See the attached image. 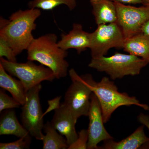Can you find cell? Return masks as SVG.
Here are the masks:
<instances>
[{
    "label": "cell",
    "instance_id": "obj_1",
    "mask_svg": "<svg viewBox=\"0 0 149 149\" xmlns=\"http://www.w3.org/2000/svg\"><path fill=\"white\" fill-rule=\"evenodd\" d=\"M41 15V10L32 8L19 10L12 14L9 19L0 18V37L7 42L16 56L27 50L35 39L32 32Z\"/></svg>",
    "mask_w": 149,
    "mask_h": 149
},
{
    "label": "cell",
    "instance_id": "obj_2",
    "mask_svg": "<svg viewBox=\"0 0 149 149\" xmlns=\"http://www.w3.org/2000/svg\"><path fill=\"white\" fill-rule=\"evenodd\" d=\"M58 42L55 34L49 33L35 38L27 50L28 60L49 68L59 79L67 75L69 65L65 59L68 52L60 47Z\"/></svg>",
    "mask_w": 149,
    "mask_h": 149
},
{
    "label": "cell",
    "instance_id": "obj_3",
    "mask_svg": "<svg viewBox=\"0 0 149 149\" xmlns=\"http://www.w3.org/2000/svg\"><path fill=\"white\" fill-rule=\"evenodd\" d=\"M89 80L90 88L100 102L104 123L109 121L113 112L121 106L136 105L149 111V105L141 103L136 97L119 92L114 82L109 77H104L100 82H96L90 74Z\"/></svg>",
    "mask_w": 149,
    "mask_h": 149
},
{
    "label": "cell",
    "instance_id": "obj_4",
    "mask_svg": "<svg viewBox=\"0 0 149 149\" xmlns=\"http://www.w3.org/2000/svg\"><path fill=\"white\" fill-rule=\"evenodd\" d=\"M149 63L148 61L130 54L116 53L110 56L92 58L88 66L99 72H106L115 80L128 75H138Z\"/></svg>",
    "mask_w": 149,
    "mask_h": 149
},
{
    "label": "cell",
    "instance_id": "obj_5",
    "mask_svg": "<svg viewBox=\"0 0 149 149\" xmlns=\"http://www.w3.org/2000/svg\"><path fill=\"white\" fill-rule=\"evenodd\" d=\"M72 83L64 96L63 103L74 118L88 116L93 92L89 85L90 74L80 76L73 68L68 71Z\"/></svg>",
    "mask_w": 149,
    "mask_h": 149
},
{
    "label": "cell",
    "instance_id": "obj_6",
    "mask_svg": "<svg viewBox=\"0 0 149 149\" xmlns=\"http://www.w3.org/2000/svg\"><path fill=\"white\" fill-rule=\"evenodd\" d=\"M0 64L9 74L20 80L26 92L43 81L52 82L56 79L54 72L49 68L42 64L37 65L31 61L19 63L0 58Z\"/></svg>",
    "mask_w": 149,
    "mask_h": 149
},
{
    "label": "cell",
    "instance_id": "obj_7",
    "mask_svg": "<svg viewBox=\"0 0 149 149\" xmlns=\"http://www.w3.org/2000/svg\"><path fill=\"white\" fill-rule=\"evenodd\" d=\"M41 83L29 90L26 93L25 103L22 106L21 120L22 125L32 137L42 141L44 134L43 113L40 104V93Z\"/></svg>",
    "mask_w": 149,
    "mask_h": 149
},
{
    "label": "cell",
    "instance_id": "obj_8",
    "mask_svg": "<svg viewBox=\"0 0 149 149\" xmlns=\"http://www.w3.org/2000/svg\"><path fill=\"white\" fill-rule=\"evenodd\" d=\"M125 38L116 22L100 24L91 33L90 48L92 58L106 55L112 48L123 49Z\"/></svg>",
    "mask_w": 149,
    "mask_h": 149
},
{
    "label": "cell",
    "instance_id": "obj_9",
    "mask_svg": "<svg viewBox=\"0 0 149 149\" xmlns=\"http://www.w3.org/2000/svg\"><path fill=\"white\" fill-rule=\"evenodd\" d=\"M117 11V22L125 39L141 32L149 19V6L135 7L114 2Z\"/></svg>",
    "mask_w": 149,
    "mask_h": 149
},
{
    "label": "cell",
    "instance_id": "obj_10",
    "mask_svg": "<svg viewBox=\"0 0 149 149\" xmlns=\"http://www.w3.org/2000/svg\"><path fill=\"white\" fill-rule=\"evenodd\" d=\"M88 117L89 125L87 149H98L97 145L100 142L113 139L105 128L101 107L97 98L93 93Z\"/></svg>",
    "mask_w": 149,
    "mask_h": 149
},
{
    "label": "cell",
    "instance_id": "obj_11",
    "mask_svg": "<svg viewBox=\"0 0 149 149\" xmlns=\"http://www.w3.org/2000/svg\"><path fill=\"white\" fill-rule=\"evenodd\" d=\"M54 111L51 123L59 133L66 138L69 146L78 138V134L75 129L77 120L63 103Z\"/></svg>",
    "mask_w": 149,
    "mask_h": 149
},
{
    "label": "cell",
    "instance_id": "obj_12",
    "mask_svg": "<svg viewBox=\"0 0 149 149\" xmlns=\"http://www.w3.org/2000/svg\"><path fill=\"white\" fill-rule=\"evenodd\" d=\"M61 37L58 45L64 50L74 49L80 54L90 48L91 33L84 31L82 24L79 23L73 24L72 30L68 34H62Z\"/></svg>",
    "mask_w": 149,
    "mask_h": 149
},
{
    "label": "cell",
    "instance_id": "obj_13",
    "mask_svg": "<svg viewBox=\"0 0 149 149\" xmlns=\"http://www.w3.org/2000/svg\"><path fill=\"white\" fill-rule=\"evenodd\" d=\"M144 125L137 128L133 133L119 142H116L113 139L104 141V144L98 149H137L149 143V138L144 130Z\"/></svg>",
    "mask_w": 149,
    "mask_h": 149
},
{
    "label": "cell",
    "instance_id": "obj_14",
    "mask_svg": "<svg viewBox=\"0 0 149 149\" xmlns=\"http://www.w3.org/2000/svg\"><path fill=\"white\" fill-rule=\"evenodd\" d=\"M92 13L97 25L115 23L117 22V11L111 0H91Z\"/></svg>",
    "mask_w": 149,
    "mask_h": 149
},
{
    "label": "cell",
    "instance_id": "obj_15",
    "mask_svg": "<svg viewBox=\"0 0 149 149\" xmlns=\"http://www.w3.org/2000/svg\"><path fill=\"white\" fill-rule=\"evenodd\" d=\"M0 135H13L18 138L32 137L17 119L15 111L4 112L0 119Z\"/></svg>",
    "mask_w": 149,
    "mask_h": 149
},
{
    "label": "cell",
    "instance_id": "obj_16",
    "mask_svg": "<svg viewBox=\"0 0 149 149\" xmlns=\"http://www.w3.org/2000/svg\"><path fill=\"white\" fill-rule=\"evenodd\" d=\"M0 87L8 91L14 98L22 106L25 103L26 93L25 88L20 80L12 77L0 64Z\"/></svg>",
    "mask_w": 149,
    "mask_h": 149
},
{
    "label": "cell",
    "instance_id": "obj_17",
    "mask_svg": "<svg viewBox=\"0 0 149 149\" xmlns=\"http://www.w3.org/2000/svg\"><path fill=\"white\" fill-rule=\"evenodd\" d=\"M125 52L149 61V35L142 32L125 39Z\"/></svg>",
    "mask_w": 149,
    "mask_h": 149
},
{
    "label": "cell",
    "instance_id": "obj_18",
    "mask_svg": "<svg viewBox=\"0 0 149 149\" xmlns=\"http://www.w3.org/2000/svg\"><path fill=\"white\" fill-rule=\"evenodd\" d=\"M43 131L45 135H43V149H66L68 146L66 138L57 132L51 122L48 121L44 124Z\"/></svg>",
    "mask_w": 149,
    "mask_h": 149
},
{
    "label": "cell",
    "instance_id": "obj_19",
    "mask_svg": "<svg viewBox=\"0 0 149 149\" xmlns=\"http://www.w3.org/2000/svg\"><path fill=\"white\" fill-rule=\"evenodd\" d=\"M66 6L72 10L77 6L76 0H32L28 3L29 8H37L46 11L52 10L60 5Z\"/></svg>",
    "mask_w": 149,
    "mask_h": 149
},
{
    "label": "cell",
    "instance_id": "obj_20",
    "mask_svg": "<svg viewBox=\"0 0 149 149\" xmlns=\"http://www.w3.org/2000/svg\"><path fill=\"white\" fill-rule=\"evenodd\" d=\"M21 105L13 97H10L6 93L5 91L0 90V112L4 110L17 108Z\"/></svg>",
    "mask_w": 149,
    "mask_h": 149
},
{
    "label": "cell",
    "instance_id": "obj_21",
    "mask_svg": "<svg viewBox=\"0 0 149 149\" xmlns=\"http://www.w3.org/2000/svg\"><path fill=\"white\" fill-rule=\"evenodd\" d=\"M32 137L19 138L18 140L10 143H1V149H24L29 148Z\"/></svg>",
    "mask_w": 149,
    "mask_h": 149
},
{
    "label": "cell",
    "instance_id": "obj_22",
    "mask_svg": "<svg viewBox=\"0 0 149 149\" xmlns=\"http://www.w3.org/2000/svg\"><path fill=\"white\" fill-rule=\"evenodd\" d=\"M3 57L9 61L17 62L16 56L12 48L3 38L0 37V58Z\"/></svg>",
    "mask_w": 149,
    "mask_h": 149
},
{
    "label": "cell",
    "instance_id": "obj_23",
    "mask_svg": "<svg viewBox=\"0 0 149 149\" xmlns=\"http://www.w3.org/2000/svg\"><path fill=\"white\" fill-rule=\"evenodd\" d=\"M88 140V130L83 129L78 133V138L75 142L68 147V149H87Z\"/></svg>",
    "mask_w": 149,
    "mask_h": 149
},
{
    "label": "cell",
    "instance_id": "obj_24",
    "mask_svg": "<svg viewBox=\"0 0 149 149\" xmlns=\"http://www.w3.org/2000/svg\"><path fill=\"white\" fill-rule=\"evenodd\" d=\"M61 96H58L52 100L48 101V104L49 105L48 108L46 110L45 112L43 113V116H45L47 113L53 110H56L60 106V100L61 99Z\"/></svg>",
    "mask_w": 149,
    "mask_h": 149
},
{
    "label": "cell",
    "instance_id": "obj_25",
    "mask_svg": "<svg viewBox=\"0 0 149 149\" xmlns=\"http://www.w3.org/2000/svg\"><path fill=\"white\" fill-rule=\"evenodd\" d=\"M138 120L142 125L147 127L149 130V116L143 113H141L138 117Z\"/></svg>",
    "mask_w": 149,
    "mask_h": 149
},
{
    "label": "cell",
    "instance_id": "obj_26",
    "mask_svg": "<svg viewBox=\"0 0 149 149\" xmlns=\"http://www.w3.org/2000/svg\"><path fill=\"white\" fill-rule=\"evenodd\" d=\"M113 2H117L125 4H141L140 0H111Z\"/></svg>",
    "mask_w": 149,
    "mask_h": 149
},
{
    "label": "cell",
    "instance_id": "obj_27",
    "mask_svg": "<svg viewBox=\"0 0 149 149\" xmlns=\"http://www.w3.org/2000/svg\"><path fill=\"white\" fill-rule=\"evenodd\" d=\"M141 32L149 35V19L143 25Z\"/></svg>",
    "mask_w": 149,
    "mask_h": 149
},
{
    "label": "cell",
    "instance_id": "obj_28",
    "mask_svg": "<svg viewBox=\"0 0 149 149\" xmlns=\"http://www.w3.org/2000/svg\"><path fill=\"white\" fill-rule=\"evenodd\" d=\"M141 4L143 6H149V0H140Z\"/></svg>",
    "mask_w": 149,
    "mask_h": 149
}]
</instances>
